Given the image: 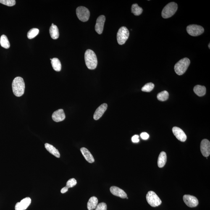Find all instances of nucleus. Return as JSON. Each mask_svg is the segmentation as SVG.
<instances>
[{
  "label": "nucleus",
  "mask_w": 210,
  "mask_h": 210,
  "mask_svg": "<svg viewBox=\"0 0 210 210\" xmlns=\"http://www.w3.org/2000/svg\"><path fill=\"white\" fill-rule=\"evenodd\" d=\"M12 87L13 93L16 96L20 97L24 95L25 92V84L22 77H15L13 80Z\"/></svg>",
  "instance_id": "f257e3e1"
},
{
  "label": "nucleus",
  "mask_w": 210,
  "mask_h": 210,
  "mask_svg": "<svg viewBox=\"0 0 210 210\" xmlns=\"http://www.w3.org/2000/svg\"><path fill=\"white\" fill-rule=\"evenodd\" d=\"M85 60L86 65L88 68L93 70L97 65V59L94 51L91 50H87L85 54Z\"/></svg>",
  "instance_id": "f03ea898"
},
{
  "label": "nucleus",
  "mask_w": 210,
  "mask_h": 210,
  "mask_svg": "<svg viewBox=\"0 0 210 210\" xmlns=\"http://www.w3.org/2000/svg\"><path fill=\"white\" fill-rule=\"evenodd\" d=\"M190 61L187 58H183L177 62L174 66V70L177 75H182L185 73L190 65Z\"/></svg>",
  "instance_id": "7ed1b4c3"
},
{
  "label": "nucleus",
  "mask_w": 210,
  "mask_h": 210,
  "mask_svg": "<svg viewBox=\"0 0 210 210\" xmlns=\"http://www.w3.org/2000/svg\"><path fill=\"white\" fill-rule=\"evenodd\" d=\"M178 6L176 3L171 2L169 3L163 9L161 16L163 18H168L174 15L176 12Z\"/></svg>",
  "instance_id": "20e7f679"
},
{
  "label": "nucleus",
  "mask_w": 210,
  "mask_h": 210,
  "mask_svg": "<svg viewBox=\"0 0 210 210\" xmlns=\"http://www.w3.org/2000/svg\"><path fill=\"white\" fill-rule=\"evenodd\" d=\"M146 200L149 204L153 207H156L161 204V200L153 191L149 192L146 196Z\"/></svg>",
  "instance_id": "39448f33"
},
{
  "label": "nucleus",
  "mask_w": 210,
  "mask_h": 210,
  "mask_svg": "<svg viewBox=\"0 0 210 210\" xmlns=\"http://www.w3.org/2000/svg\"><path fill=\"white\" fill-rule=\"evenodd\" d=\"M129 36V32L127 27H121L118 32L117 39L119 45H123L125 43Z\"/></svg>",
  "instance_id": "423d86ee"
},
{
  "label": "nucleus",
  "mask_w": 210,
  "mask_h": 210,
  "mask_svg": "<svg viewBox=\"0 0 210 210\" xmlns=\"http://www.w3.org/2000/svg\"><path fill=\"white\" fill-rule=\"evenodd\" d=\"M76 13L78 19L82 22H87L89 19L90 11L88 9L84 6H80L77 8Z\"/></svg>",
  "instance_id": "0eeeda50"
},
{
  "label": "nucleus",
  "mask_w": 210,
  "mask_h": 210,
  "mask_svg": "<svg viewBox=\"0 0 210 210\" xmlns=\"http://www.w3.org/2000/svg\"><path fill=\"white\" fill-rule=\"evenodd\" d=\"M186 30L189 35L192 36H197L204 32V29L201 26L191 25L187 27Z\"/></svg>",
  "instance_id": "6e6552de"
},
{
  "label": "nucleus",
  "mask_w": 210,
  "mask_h": 210,
  "mask_svg": "<svg viewBox=\"0 0 210 210\" xmlns=\"http://www.w3.org/2000/svg\"><path fill=\"white\" fill-rule=\"evenodd\" d=\"M183 199L185 204L189 207H196L198 204V200L197 198L192 195H184Z\"/></svg>",
  "instance_id": "1a4fd4ad"
},
{
  "label": "nucleus",
  "mask_w": 210,
  "mask_h": 210,
  "mask_svg": "<svg viewBox=\"0 0 210 210\" xmlns=\"http://www.w3.org/2000/svg\"><path fill=\"white\" fill-rule=\"evenodd\" d=\"M200 150L202 154L205 157H207L210 154V143L209 140L204 139L200 144Z\"/></svg>",
  "instance_id": "9d476101"
},
{
  "label": "nucleus",
  "mask_w": 210,
  "mask_h": 210,
  "mask_svg": "<svg viewBox=\"0 0 210 210\" xmlns=\"http://www.w3.org/2000/svg\"><path fill=\"white\" fill-rule=\"evenodd\" d=\"M106 21V17L104 15H101L97 19L95 30L99 34H102L104 29V25Z\"/></svg>",
  "instance_id": "9b49d317"
},
{
  "label": "nucleus",
  "mask_w": 210,
  "mask_h": 210,
  "mask_svg": "<svg viewBox=\"0 0 210 210\" xmlns=\"http://www.w3.org/2000/svg\"><path fill=\"white\" fill-rule=\"evenodd\" d=\"M31 202V200L29 197L24 198L20 202L16 203L15 206V210H25L30 206Z\"/></svg>",
  "instance_id": "f8f14e48"
},
{
  "label": "nucleus",
  "mask_w": 210,
  "mask_h": 210,
  "mask_svg": "<svg viewBox=\"0 0 210 210\" xmlns=\"http://www.w3.org/2000/svg\"><path fill=\"white\" fill-rule=\"evenodd\" d=\"M172 131L173 133L177 139L182 142H185L186 140V135L181 129L179 127H174L173 128Z\"/></svg>",
  "instance_id": "ddd939ff"
},
{
  "label": "nucleus",
  "mask_w": 210,
  "mask_h": 210,
  "mask_svg": "<svg viewBox=\"0 0 210 210\" xmlns=\"http://www.w3.org/2000/svg\"><path fill=\"white\" fill-rule=\"evenodd\" d=\"M53 120L56 122H62L66 118V115L63 109H59L55 111L52 115Z\"/></svg>",
  "instance_id": "4468645a"
},
{
  "label": "nucleus",
  "mask_w": 210,
  "mask_h": 210,
  "mask_svg": "<svg viewBox=\"0 0 210 210\" xmlns=\"http://www.w3.org/2000/svg\"><path fill=\"white\" fill-rule=\"evenodd\" d=\"M108 108V105L107 104H101L97 109H96L93 115V118L95 120H98L104 114Z\"/></svg>",
  "instance_id": "2eb2a0df"
},
{
  "label": "nucleus",
  "mask_w": 210,
  "mask_h": 210,
  "mask_svg": "<svg viewBox=\"0 0 210 210\" xmlns=\"http://www.w3.org/2000/svg\"><path fill=\"white\" fill-rule=\"evenodd\" d=\"M111 193L114 196L119 197L122 198H125L127 197V194L122 189L118 187L113 186L110 189Z\"/></svg>",
  "instance_id": "dca6fc26"
},
{
  "label": "nucleus",
  "mask_w": 210,
  "mask_h": 210,
  "mask_svg": "<svg viewBox=\"0 0 210 210\" xmlns=\"http://www.w3.org/2000/svg\"><path fill=\"white\" fill-rule=\"evenodd\" d=\"M80 150L84 158L88 162L90 163H93L94 162V158L88 149L85 148H81Z\"/></svg>",
  "instance_id": "f3484780"
},
{
  "label": "nucleus",
  "mask_w": 210,
  "mask_h": 210,
  "mask_svg": "<svg viewBox=\"0 0 210 210\" xmlns=\"http://www.w3.org/2000/svg\"><path fill=\"white\" fill-rule=\"evenodd\" d=\"M167 156L166 153L164 151L161 152L158 160V165L160 168H162L164 167L167 162Z\"/></svg>",
  "instance_id": "a211bd4d"
},
{
  "label": "nucleus",
  "mask_w": 210,
  "mask_h": 210,
  "mask_svg": "<svg viewBox=\"0 0 210 210\" xmlns=\"http://www.w3.org/2000/svg\"><path fill=\"white\" fill-rule=\"evenodd\" d=\"M45 145V148L51 154L58 158L60 157V153L59 151L53 145L50 144L48 143H46Z\"/></svg>",
  "instance_id": "6ab92c4d"
},
{
  "label": "nucleus",
  "mask_w": 210,
  "mask_h": 210,
  "mask_svg": "<svg viewBox=\"0 0 210 210\" xmlns=\"http://www.w3.org/2000/svg\"><path fill=\"white\" fill-rule=\"evenodd\" d=\"M50 34L51 38L53 39H56L59 38V29L56 25L52 24L50 28Z\"/></svg>",
  "instance_id": "aec40b11"
},
{
  "label": "nucleus",
  "mask_w": 210,
  "mask_h": 210,
  "mask_svg": "<svg viewBox=\"0 0 210 210\" xmlns=\"http://www.w3.org/2000/svg\"><path fill=\"white\" fill-rule=\"evenodd\" d=\"M98 200L95 197H91L87 203V208L88 210H94L97 206Z\"/></svg>",
  "instance_id": "412c9836"
},
{
  "label": "nucleus",
  "mask_w": 210,
  "mask_h": 210,
  "mask_svg": "<svg viewBox=\"0 0 210 210\" xmlns=\"http://www.w3.org/2000/svg\"><path fill=\"white\" fill-rule=\"evenodd\" d=\"M193 91L198 96L202 97L206 94V87L203 86L197 85L194 88Z\"/></svg>",
  "instance_id": "4be33fe9"
},
{
  "label": "nucleus",
  "mask_w": 210,
  "mask_h": 210,
  "mask_svg": "<svg viewBox=\"0 0 210 210\" xmlns=\"http://www.w3.org/2000/svg\"><path fill=\"white\" fill-rule=\"evenodd\" d=\"M51 65L53 69L56 71L59 72L61 70L62 66L59 60L57 58H53L51 60Z\"/></svg>",
  "instance_id": "5701e85b"
},
{
  "label": "nucleus",
  "mask_w": 210,
  "mask_h": 210,
  "mask_svg": "<svg viewBox=\"0 0 210 210\" xmlns=\"http://www.w3.org/2000/svg\"><path fill=\"white\" fill-rule=\"evenodd\" d=\"M0 44L2 47L5 49H8L10 47V43L6 35H1L0 38Z\"/></svg>",
  "instance_id": "b1692460"
},
{
  "label": "nucleus",
  "mask_w": 210,
  "mask_h": 210,
  "mask_svg": "<svg viewBox=\"0 0 210 210\" xmlns=\"http://www.w3.org/2000/svg\"><path fill=\"white\" fill-rule=\"evenodd\" d=\"M132 12L135 16L140 15L143 13V9L139 7L137 4L132 5L131 8Z\"/></svg>",
  "instance_id": "393cba45"
},
{
  "label": "nucleus",
  "mask_w": 210,
  "mask_h": 210,
  "mask_svg": "<svg viewBox=\"0 0 210 210\" xmlns=\"http://www.w3.org/2000/svg\"><path fill=\"white\" fill-rule=\"evenodd\" d=\"M169 93L167 91L161 92L157 95L158 99L160 101H164L168 99Z\"/></svg>",
  "instance_id": "a878e982"
},
{
  "label": "nucleus",
  "mask_w": 210,
  "mask_h": 210,
  "mask_svg": "<svg viewBox=\"0 0 210 210\" xmlns=\"http://www.w3.org/2000/svg\"><path fill=\"white\" fill-rule=\"evenodd\" d=\"M39 30L36 28H33L30 29L27 33V38L29 39H32L35 38L39 33Z\"/></svg>",
  "instance_id": "bb28decb"
},
{
  "label": "nucleus",
  "mask_w": 210,
  "mask_h": 210,
  "mask_svg": "<svg viewBox=\"0 0 210 210\" xmlns=\"http://www.w3.org/2000/svg\"><path fill=\"white\" fill-rule=\"evenodd\" d=\"M155 87L154 84L152 83H148L146 84L142 88V91L147 92H150Z\"/></svg>",
  "instance_id": "cd10ccee"
},
{
  "label": "nucleus",
  "mask_w": 210,
  "mask_h": 210,
  "mask_svg": "<svg viewBox=\"0 0 210 210\" xmlns=\"http://www.w3.org/2000/svg\"><path fill=\"white\" fill-rule=\"evenodd\" d=\"M0 3L8 6H13L15 5V0H0Z\"/></svg>",
  "instance_id": "c85d7f7f"
},
{
  "label": "nucleus",
  "mask_w": 210,
  "mask_h": 210,
  "mask_svg": "<svg viewBox=\"0 0 210 210\" xmlns=\"http://www.w3.org/2000/svg\"><path fill=\"white\" fill-rule=\"evenodd\" d=\"M77 184V181L74 178H72L69 179L66 183V187L67 188H72L75 186Z\"/></svg>",
  "instance_id": "c756f323"
},
{
  "label": "nucleus",
  "mask_w": 210,
  "mask_h": 210,
  "mask_svg": "<svg viewBox=\"0 0 210 210\" xmlns=\"http://www.w3.org/2000/svg\"><path fill=\"white\" fill-rule=\"evenodd\" d=\"M107 206L106 203L102 202L99 203L97 206L95 210H107Z\"/></svg>",
  "instance_id": "7c9ffc66"
},
{
  "label": "nucleus",
  "mask_w": 210,
  "mask_h": 210,
  "mask_svg": "<svg viewBox=\"0 0 210 210\" xmlns=\"http://www.w3.org/2000/svg\"><path fill=\"white\" fill-rule=\"evenodd\" d=\"M140 136L141 138L144 140H147L149 138V135L146 132H143L140 134Z\"/></svg>",
  "instance_id": "2f4dec72"
},
{
  "label": "nucleus",
  "mask_w": 210,
  "mask_h": 210,
  "mask_svg": "<svg viewBox=\"0 0 210 210\" xmlns=\"http://www.w3.org/2000/svg\"><path fill=\"white\" fill-rule=\"evenodd\" d=\"M132 140L134 143H138L139 141V135H134L132 137Z\"/></svg>",
  "instance_id": "473e14b6"
},
{
  "label": "nucleus",
  "mask_w": 210,
  "mask_h": 210,
  "mask_svg": "<svg viewBox=\"0 0 210 210\" xmlns=\"http://www.w3.org/2000/svg\"><path fill=\"white\" fill-rule=\"evenodd\" d=\"M68 188H67V187H64V188L61 189V193H66V192H67L68 191Z\"/></svg>",
  "instance_id": "72a5a7b5"
},
{
  "label": "nucleus",
  "mask_w": 210,
  "mask_h": 210,
  "mask_svg": "<svg viewBox=\"0 0 210 210\" xmlns=\"http://www.w3.org/2000/svg\"><path fill=\"white\" fill-rule=\"evenodd\" d=\"M210 43H209V45H208V46H209V49H210Z\"/></svg>",
  "instance_id": "f704fd0d"
},
{
  "label": "nucleus",
  "mask_w": 210,
  "mask_h": 210,
  "mask_svg": "<svg viewBox=\"0 0 210 210\" xmlns=\"http://www.w3.org/2000/svg\"><path fill=\"white\" fill-rule=\"evenodd\" d=\"M127 198V199H128V197H127V198Z\"/></svg>",
  "instance_id": "c9c22d12"
},
{
  "label": "nucleus",
  "mask_w": 210,
  "mask_h": 210,
  "mask_svg": "<svg viewBox=\"0 0 210 210\" xmlns=\"http://www.w3.org/2000/svg\"><path fill=\"white\" fill-rule=\"evenodd\" d=\"M50 60H52V59H50Z\"/></svg>",
  "instance_id": "e433bc0d"
}]
</instances>
